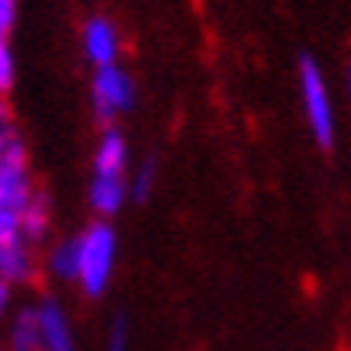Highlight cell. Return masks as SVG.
<instances>
[{
  "mask_svg": "<svg viewBox=\"0 0 351 351\" xmlns=\"http://www.w3.org/2000/svg\"><path fill=\"white\" fill-rule=\"evenodd\" d=\"M117 261V232L107 223H94L77 239V284L87 297H100L110 284Z\"/></svg>",
  "mask_w": 351,
  "mask_h": 351,
  "instance_id": "6da1fadb",
  "label": "cell"
},
{
  "mask_svg": "<svg viewBox=\"0 0 351 351\" xmlns=\"http://www.w3.org/2000/svg\"><path fill=\"white\" fill-rule=\"evenodd\" d=\"M300 94H303V107H306V119L313 126V136L322 149L335 145V113H332V97L322 77V68L316 58L303 55L300 58Z\"/></svg>",
  "mask_w": 351,
  "mask_h": 351,
  "instance_id": "7a4b0ae2",
  "label": "cell"
},
{
  "mask_svg": "<svg viewBox=\"0 0 351 351\" xmlns=\"http://www.w3.org/2000/svg\"><path fill=\"white\" fill-rule=\"evenodd\" d=\"M90 94H94L97 119L107 123V126H113V119H117L119 113L132 110V104H136V84H132V77H129L119 64L97 68Z\"/></svg>",
  "mask_w": 351,
  "mask_h": 351,
  "instance_id": "3957f363",
  "label": "cell"
},
{
  "mask_svg": "<svg viewBox=\"0 0 351 351\" xmlns=\"http://www.w3.org/2000/svg\"><path fill=\"white\" fill-rule=\"evenodd\" d=\"M32 197L29 168H26V149L20 138H7V145L0 152V210L20 213L26 200Z\"/></svg>",
  "mask_w": 351,
  "mask_h": 351,
  "instance_id": "277c9868",
  "label": "cell"
},
{
  "mask_svg": "<svg viewBox=\"0 0 351 351\" xmlns=\"http://www.w3.org/2000/svg\"><path fill=\"white\" fill-rule=\"evenodd\" d=\"M84 55L87 62L94 68H107V64H117V55H119V32L117 26L104 16L97 20H87L84 26Z\"/></svg>",
  "mask_w": 351,
  "mask_h": 351,
  "instance_id": "5b68a950",
  "label": "cell"
},
{
  "mask_svg": "<svg viewBox=\"0 0 351 351\" xmlns=\"http://www.w3.org/2000/svg\"><path fill=\"white\" fill-rule=\"evenodd\" d=\"M36 319H39V335H43V351H75L68 316L55 300H45L36 309Z\"/></svg>",
  "mask_w": 351,
  "mask_h": 351,
  "instance_id": "8992f818",
  "label": "cell"
},
{
  "mask_svg": "<svg viewBox=\"0 0 351 351\" xmlns=\"http://www.w3.org/2000/svg\"><path fill=\"white\" fill-rule=\"evenodd\" d=\"M126 138L117 129H107L94 155V178H123L126 174Z\"/></svg>",
  "mask_w": 351,
  "mask_h": 351,
  "instance_id": "52a82bcc",
  "label": "cell"
},
{
  "mask_svg": "<svg viewBox=\"0 0 351 351\" xmlns=\"http://www.w3.org/2000/svg\"><path fill=\"white\" fill-rule=\"evenodd\" d=\"M49 216H52V206H49V193L32 191V197L26 200V206L20 210V232L26 245L43 242L45 232H49Z\"/></svg>",
  "mask_w": 351,
  "mask_h": 351,
  "instance_id": "ba28073f",
  "label": "cell"
},
{
  "mask_svg": "<svg viewBox=\"0 0 351 351\" xmlns=\"http://www.w3.org/2000/svg\"><path fill=\"white\" fill-rule=\"evenodd\" d=\"M32 255L26 242H13V245H0V277L7 284H26L32 280Z\"/></svg>",
  "mask_w": 351,
  "mask_h": 351,
  "instance_id": "9c48e42d",
  "label": "cell"
},
{
  "mask_svg": "<svg viewBox=\"0 0 351 351\" xmlns=\"http://www.w3.org/2000/svg\"><path fill=\"white\" fill-rule=\"evenodd\" d=\"M126 181L123 178H94L90 181V191H87V197H90V206H94L100 216H113L126 203Z\"/></svg>",
  "mask_w": 351,
  "mask_h": 351,
  "instance_id": "30bf717a",
  "label": "cell"
},
{
  "mask_svg": "<svg viewBox=\"0 0 351 351\" xmlns=\"http://www.w3.org/2000/svg\"><path fill=\"white\" fill-rule=\"evenodd\" d=\"M13 351H43V335H39V319L36 309H23L13 322Z\"/></svg>",
  "mask_w": 351,
  "mask_h": 351,
  "instance_id": "8fae6325",
  "label": "cell"
},
{
  "mask_svg": "<svg viewBox=\"0 0 351 351\" xmlns=\"http://www.w3.org/2000/svg\"><path fill=\"white\" fill-rule=\"evenodd\" d=\"M49 267H52L55 277H62V280H75L77 277V239L58 245V248L52 252V258H49Z\"/></svg>",
  "mask_w": 351,
  "mask_h": 351,
  "instance_id": "7c38bea8",
  "label": "cell"
},
{
  "mask_svg": "<svg viewBox=\"0 0 351 351\" xmlns=\"http://www.w3.org/2000/svg\"><path fill=\"white\" fill-rule=\"evenodd\" d=\"M13 242H23L20 213H13V210H0V245H13Z\"/></svg>",
  "mask_w": 351,
  "mask_h": 351,
  "instance_id": "4fadbf2b",
  "label": "cell"
},
{
  "mask_svg": "<svg viewBox=\"0 0 351 351\" xmlns=\"http://www.w3.org/2000/svg\"><path fill=\"white\" fill-rule=\"evenodd\" d=\"M152 184H155V161H145L142 168H138L136 174V181H132V197H136L138 203L142 200H149V193H152Z\"/></svg>",
  "mask_w": 351,
  "mask_h": 351,
  "instance_id": "5bb4252c",
  "label": "cell"
},
{
  "mask_svg": "<svg viewBox=\"0 0 351 351\" xmlns=\"http://www.w3.org/2000/svg\"><path fill=\"white\" fill-rule=\"evenodd\" d=\"M13 75H16V64H13V52L7 43H0V97L10 94Z\"/></svg>",
  "mask_w": 351,
  "mask_h": 351,
  "instance_id": "9a60e30c",
  "label": "cell"
},
{
  "mask_svg": "<svg viewBox=\"0 0 351 351\" xmlns=\"http://www.w3.org/2000/svg\"><path fill=\"white\" fill-rule=\"evenodd\" d=\"M107 345H110V351H126V345H129V326H126V316H117V319H113V329H110Z\"/></svg>",
  "mask_w": 351,
  "mask_h": 351,
  "instance_id": "2e32d148",
  "label": "cell"
},
{
  "mask_svg": "<svg viewBox=\"0 0 351 351\" xmlns=\"http://www.w3.org/2000/svg\"><path fill=\"white\" fill-rule=\"evenodd\" d=\"M13 23H16V0H0V43H7Z\"/></svg>",
  "mask_w": 351,
  "mask_h": 351,
  "instance_id": "e0dca14e",
  "label": "cell"
},
{
  "mask_svg": "<svg viewBox=\"0 0 351 351\" xmlns=\"http://www.w3.org/2000/svg\"><path fill=\"white\" fill-rule=\"evenodd\" d=\"M7 126H10V107H7L3 97H0V132H7Z\"/></svg>",
  "mask_w": 351,
  "mask_h": 351,
  "instance_id": "ac0fdd59",
  "label": "cell"
},
{
  "mask_svg": "<svg viewBox=\"0 0 351 351\" xmlns=\"http://www.w3.org/2000/svg\"><path fill=\"white\" fill-rule=\"evenodd\" d=\"M3 306H7V280L0 277V313H3Z\"/></svg>",
  "mask_w": 351,
  "mask_h": 351,
  "instance_id": "d6986e66",
  "label": "cell"
},
{
  "mask_svg": "<svg viewBox=\"0 0 351 351\" xmlns=\"http://www.w3.org/2000/svg\"><path fill=\"white\" fill-rule=\"evenodd\" d=\"M7 138H10V132H0V152H3V145H7Z\"/></svg>",
  "mask_w": 351,
  "mask_h": 351,
  "instance_id": "ffe728a7",
  "label": "cell"
}]
</instances>
